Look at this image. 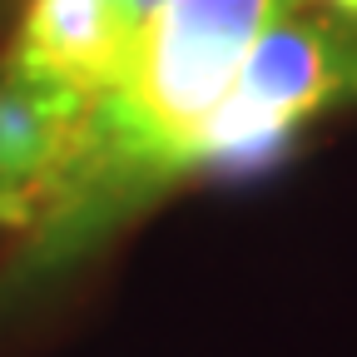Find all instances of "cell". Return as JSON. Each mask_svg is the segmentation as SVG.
Listing matches in <instances>:
<instances>
[{
  "mask_svg": "<svg viewBox=\"0 0 357 357\" xmlns=\"http://www.w3.org/2000/svg\"><path fill=\"white\" fill-rule=\"evenodd\" d=\"M293 6L303 0H164L144 20L119 79L75 119L60 164L15 223L35 273L75 263L199 169L204 134L253 40Z\"/></svg>",
  "mask_w": 357,
  "mask_h": 357,
  "instance_id": "cell-1",
  "label": "cell"
},
{
  "mask_svg": "<svg viewBox=\"0 0 357 357\" xmlns=\"http://www.w3.org/2000/svg\"><path fill=\"white\" fill-rule=\"evenodd\" d=\"M347 95H357V35L337 20L298 15L293 6L253 40L229 100L204 134L199 169L248 174L273 164L307 119Z\"/></svg>",
  "mask_w": 357,
  "mask_h": 357,
  "instance_id": "cell-2",
  "label": "cell"
},
{
  "mask_svg": "<svg viewBox=\"0 0 357 357\" xmlns=\"http://www.w3.org/2000/svg\"><path fill=\"white\" fill-rule=\"evenodd\" d=\"M139 20L124 0H25L6 60V89L79 119L119 79Z\"/></svg>",
  "mask_w": 357,
  "mask_h": 357,
  "instance_id": "cell-3",
  "label": "cell"
},
{
  "mask_svg": "<svg viewBox=\"0 0 357 357\" xmlns=\"http://www.w3.org/2000/svg\"><path fill=\"white\" fill-rule=\"evenodd\" d=\"M159 6H164V0H129V10H134V20H139V25H144Z\"/></svg>",
  "mask_w": 357,
  "mask_h": 357,
  "instance_id": "cell-4",
  "label": "cell"
},
{
  "mask_svg": "<svg viewBox=\"0 0 357 357\" xmlns=\"http://www.w3.org/2000/svg\"><path fill=\"white\" fill-rule=\"evenodd\" d=\"M323 6L333 15H342V20H357V0H323Z\"/></svg>",
  "mask_w": 357,
  "mask_h": 357,
  "instance_id": "cell-5",
  "label": "cell"
}]
</instances>
